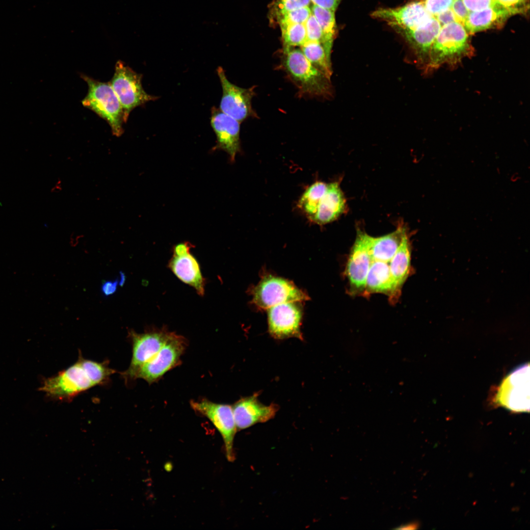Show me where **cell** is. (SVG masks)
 <instances>
[{
    "label": "cell",
    "mask_w": 530,
    "mask_h": 530,
    "mask_svg": "<svg viewBox=\"0 0 530 530\" xmlns=\"http://www.w3.org/2000/svg\"><path fill=\"white\" fill-rule=\"evenodd\" d=\"M283 52L280 67L297 88L299 94L324 98L332 96L330 79L313 66L300 49Z\"/></svg>",
    "instance_id": "obj_1"
},
{
    "label": "cell",
    "mask_w": 530,
    "mask_h": 530,
    "mask_svg": "<svg viewBox=\"0 0 530 530\" xmlns=\"http://www.w3.org/2000/svg\"><path fill=\"white\" fill-rule=\"evenodd\" d=\"M468 33L464 26L457 22L442 26L432 44L426 71L445 64L455 65L463 58L472 55Z\"/></svg>",
    "instance_id": "obj_2"
},
{
    "label": "cell",
    "mask_w": 530,
    "mask_h": 530,
    "mask_svg": "<svg viewBox=\"0 0 530 530\" xmlns=\"http://www.w3.org/2000/svg\"><path fill=\"white\" fill-rule=\"evenodd\" d=\"M87 83V95L82 101V105L106 120L113 135L121 136L124 133L123 123H126L121 104L109 82L95 80L89 77L81 76Z\"/></svg>",
    "instance_id": "obj_3"
},
{
    "label": "cell",
    "mask_w": 530,
    "mask_h": 530,
    "mask_svg": "<svg viewBox=\"0 0 530 530\" xmlns=\"http://www.w3.org/2000/svg\"><path fill=\"white\" fill-rule=\"evenodd\" d=\"M141 80L142 75L123 61L117 62L113 76L109 83L121 104L125 122L134 108L157 99L144 91Z\"/></svg>",
    "instance_id": "obj_4"
},
{
    "label": "cell",
    "mask_w": 530,
    "mask_h": 530,
    "mask_svg": "<svg viewBox=\"0 0 530 530\" xmlns=\"http://www.w3.org/2000/svg\"><path fill=\"white\" fill-rule=\"evenodd\" d=\"M187 345V342L184 337L172 332L157 353L138 369L134 379L141 378L149 384L157 382L180 364L181 357Z\"/></svg>",
    "instance_id": "obj_5"
},
{
    "label": "cell",
    "mask_w": 530,
    "mask_h": 530,
    "mask_svg": "<svg viewBox=\"0 0 530 530\" xmlns=\"http://www.w3.org/2000/svg\"><path fill=\"white\" fill-rule=\"evenodd\" d=\"M309 297L291 282L271 275L264 277L255 288L253 302L258 307L267 310L287 302H299Z\"/></svg>",
    "instance_id": "obj_6"
},
{
    "label": "cell",
    "mask_w": 530,
    "mask_h": 530,
    "mask_svg": "<svg viewBox=\"0 0 530 530\" xmlns=\"http://www.w3.org/2000/svg\"><path fill=\"white\" fill-rule=\"evenodd\" d=\"M192 409L207 417L220 433L224 440L227 459L233 462L235 459L234 451V440L237 432L232 406L218 403L203 398L191 400Z\"/></svg>",
    "instance_id": "obj_7"
},
{
    "label": "cell",
    "mask_w": 530,
    "mask_h": 530,
    "mask_svg": "<svg viewBox=\"0 0 530 530\" xmlns=\"http://www.w3.org/2000/svg\"><path fill=\"white\" fill-rule=\"evenodd\" d=\"M93 386L78 361L56 375L44 380L39 390L51 398L67 400Z\"/></svg>",
    "instance_id": "obj_8"
},
{
    "label": "cell",
    "mask_w": 530,
    "mask_h": 530,
    "mask_svg": "<svg viewBox=\"0 0 530 530\" xmlns=\"http://www.w3.org/2000/svg\"><path fill=\"white\" fill-rule=\"evenodd\" d=\"M498 402L514 412H529L530 366L525 364L511 372L502 382L496 397Z\"/></svg>",
    "instance_id": "obj_9"
},
{
    "label": "cell",
    "mask_w": 530,
    "mask_h": 530,
    "mask_svg": "<svg viewBox=\"0 0 530 530\" xmlns=\"http://www.w3.org/2000/svg\"><path fill=\"white\" fill-rule=\"evenodd\" d=\"M172 332L165 327L152 329L143 333L131 330L129 336L132 343V357L129 368L122 374L126 379H134L138 369L160 350Z\"/></svg>",
    "instance_id": "obj_10"
},
{
    "label": "cell",
    "mask_w": 530,
    "mask_h": 530,
    "mask_svg": "<svg viewBox=\"0 0 530 530\" xmlns=\"http://www.w3.org/2000/svg\"><path fill=\"white\" fill-rule=\"evenodd\" d=\"M217 73L222 89L220 110L239 122L250 117H256V113L252 106L255 86L243 88L236 85L227 79L221 67H218Z\"/></svg>",
    "instance_id": "obj_11"
},
{
    "label": "cell",
    "mask_w": 530,
    "mask_h": 530,
    "mask_svg": "<svg viewBox=\"0 0 530 530\" xmlns=\"http://www.w3.org/2000/svg\"><path fill=\"white\" fill-rule=\"evenodd\" d=\"M383 21L398 32L412 29L432 17L423 0H415L394 8H379L371 14Z\"/></svg>",
    "instance_id": "obj_12"
},
{
    "label": "cell",
    "mask_w": 530,
    "mask_h": 530,
    "mask_svg": "<svg viewBox=\"0 0 530 530\" xmlns=\"http://www.w3.org/2000/svg\"><path fill=\"white\" fill-rule=\"evenodd\" d=\"M193 245L189 241L179 243L173 247V254L168 262V267L183 282L193 287L198 294L205 293L206 279L199 264L190 253Z\"/></svg>",
    "instance_id": "obj_13"
},
{
    "label": "cell",
    "mask_w": 530,
    "mask_h": 530,
    "mask_svg": "<svg viewBox=\"0 0 530 530\" xmlns=\"http://www.w3.org/2000/svg\"><path fill=\"white\" fill-rule=\"evenodd\" d=\"M296 303H283L267 310L268 332L274 339L303 340L300 330L302 312Z\"/></svg>",
    "instance_id": "obj_14"
},
{
    "label": "cell",
    "mask_w": 530,
    "mask_h": 530,
    "mask_svg": "<svg viewBox=\"0 0 530 530\" xmlns=\"http://www.w3.org/2000/svg\"><path fill=\"white\" fill-rule=\"evenodd\" d=\"M368 243V235L358 231L346 265V275L350 291L364 292L366 278L372 261Z\"/></svg>",
    "instance_id": "obj_15"
},
{
    "label": "cell",
    "mask_w": 530,
    "mask_h": 530,
    "mask_svg": "<svg viewBox=\"0 0 530 530\" xmlns=\"http://www.w3.org/2000/svg\"><path fill=\"white\" fill-rule=\"evenodd\" d=\"M211 124L216 135L215 145L212 151L222 150L234 162L240 152V122L214 106L211 110Z\"/></svg>",
    "instance_id": "obj_16"
},
{
    "label": "cell",
    "mask_w": 530,
    "mask_h": 530,
    "mask_svg": "<svg viewBox=\"0 0 530 530\" xmlns=\"http://www.w3.org/2000/svg\"><path fill=\"white\" fill-rule=\"evenodd\" d=\"M258 397L256 393L241 398L232 405L237 429H244L258 423L266 422L275 417L278 406L264 404Z\"/></svg>",
    "instance_id": "obj_17"
},
{
    "label": "cell",
    "mask_w": 530,
    "mask_h": 530,
    "mask_svg": "<svg viewBox=\"0 0 530 530\" xmlns=\"http://www.w3.org/2000/svg\"><path fill=\"white\" fill-rule=\"evenodd\" d=\"M441 25L434 16L417 27L398 33L404 38L414 53L418 63L426 71L430 50L441 28Z\"/></svg>",
    "instance_id": "obj_18"
},
{
    "label": "cell",
    "mask_w": 530,
    "mask_h": 530,
    "mask_svg": "<svg viewBox=\"0 0 530 530\" xmlns=\"http://www.w3.org/2000/svg\"><path fill=\"white\" fill-rule=\"evenodd\" d=\"M345 209V200L338 183L328 184L310 220L318 224H327L336 220Z\"/></svg>",
    "instance_id": "obj_19"
},
{
    "label": "cell",
    "mask_w": 530,
    "mask_h": 530,
    "mask_svg": "<svg viewBox=\"0 0 530 530\" xmlns=\"http://www.w3.org/2000/svg\"><path fill=\"white\" fill-rule=\"evenodd\" d=\"M381 293L387 295L392 302H396L400 294L392 278L389 262L373 260L366 280L363 294Z\"/></svg>",
    "instance_id": "obj_20"
},
{
    "label": "cell",
    "mask_w": 530,
    "mask_h": 530,
    "mask_svg": "<svg viewBox=\"0 0 530 530\" xmlns=\"http://www.w3.org/2000/svg\"><path fill=\"white\" fill-rule=\"evenodd\" d=\"M511 15L504 7L497 4L484 9L470 12L464 26L468 33L502 27Z\"/></svg>",
    "instance_id": "obj_21"
},
{
    "label": "cell",
    "mask_w": 530,
    "mask_h": 530,
    "mask_svg": "<svg viewBox=\"0 0 530 530\" xmlns=\"http://www.w3.org/2000/svg\"><path fill=\"white\" fill-rule=\"evenodd\" d=\"M406 235L404 227L400 225L393 232L382 237L368 235L369 248L372 260L389 262Z\"/></svg>",
    "instance_id": "obj_22"
},
{
    "label": "cell",
    "mask_w": 530,
    "mask_h": 530,
    "mask_svg": "<svg viewBox=\"0 0 530 530\" xmlns=\"http://www.w3.org/2000/svg\"><path fill=\"white\" fill-rule=\"evenodd\" d=\"M389 265L396 289L400 294L401 288L411 271V248L407 235L389 262Z\"/></svg>",
    "instance_id": "obj_23"
},
{
    "label": "cell",
    "mask_w": 530,
    "mask_h": 530,
    "mask_svg": "<svg viewBox=\"0 0 530 530\" xmlns=\"http://www.w3.org/2000/svg\"><path fill=\"white\" fill-rule=\"evenodd\" d=\"M311 10L318 23L322 32L321 43L326 55L331 60V52L334 41L337 35V26L335 12L331 10L313 4Z\"/></svg>",
    "instance_id": "obj_24"
},
{
    "label": "cell",
    "mask_w": 530,
    "mask_h": 530,
    "mask_svg": "<svg viewBox=\"0 0 530 530\" xmlns=\"http://www.w3.org/2000/svg\"><path fill=\"white\" fill-rule=\"evenodd\" d=\"M300 49L313 66L330 79L332 74L331 60L327 57L319 42L307 40L300 47Z\"/></svg>",
    "instance_id": "obj_25"
},
{
    "label": "cell",
    "mask_w": 530,
    "mask_h": 530,
    "mask_svg": "<svg viewBox=\"0 0 530 530\" xmlns=\"http://www.w3.org/2000/svg\"><path fill=\"white\" fill-rule=\"evenodd\" d=\"M327 184L316 182L303 193L298 202V206L310 219L316 212L318 202L325 192Z\"/></svg>",
    "instance_id": "obj_26"
},
{
    "label": "cell",
    "mask_w": 530,
    "mask_h": 530,
    "mask_svg": "<svg viewBox=\"0 0 530 530\" xmlns=\"http://www.w3.org/2000/svg\"><path fill=\"white\" fill-rule=\"evenodd\" d=\"M78 361L94 386L105 383L110 375L115 372L108 367L106 362L98 363L84 359L80 355Z\"/></svg>",
    "instance_id": "obj_27"
},
{
    "label": "cell",
    "mask_w": 530,
    "mask_h": 530,
    "mask_svg": "<svg viewBox=\"0 0 530 530\" xmlns=\"http://www.w3.org/2000/svg\"><path fill=\"white\" fill-rule=\"evenodd\" d=\"M283 39V50L287 51L296 47H301L307 41L304 24L280 25Z\"/></svg>",
    "instance_id": "obj_28"
},
{
    "label": "cell",
    "mask_w": 530,
    "mask_h": 530,
    "mask_svg": "<svg viewBox=\"0 0 530 530\" xmlns=\"http://www.w3.org/2000/svg\"><path fill=\"white\" fill-rule=\"evenodd\" d=\"M309 6L302 7L288 11L277 18L279 24H304L311 14Z\"/></svg>",
    "instance_id": "obj_29"
},
{
    "label": "cell",
    "mask_w": 530,
    "mask_h": 530,
    "mask_svg": "<svg viewBox=\"0 0 530 530\" xmlns=\"http://www.w3.org/2000/svg\"><path fill=\"white\" fill-rule=\"evenodd\" d=\"M311 0H277L274 4L272 15L277 19L288 11L309 6Z\"/></svg>",
    "instance_id": "obj_30"
},
{
    "label": "cell",
    "mask_w": 530,
    "mask_h": 530,
    "mask_svg": "<svg viewBox=\"0 0 530 530\" xmlns=\"http://www.w3.org/2000/svg\"><path fill=\"white\" fill-rule=\"evenodd\" d=\"M497 3L505 8L510 14L526 15L530 7V0H496Z\"/></svg>",
    "instance_id": "obj_31"
},
{
    "label": "cell",
    "mask_w": 530,
    "mask_h": 530,
    "mask_svg": "<svg viewBox=\"0 0 530 530\" xmlns=\"http://www.w3.org/2000/svg\"><path fill=\"white\" fill-rule=\"evenodd\" d=\"M306 30L307 40L322 42L323 36L321 27L315 16L311 13L304 23Z\"/></svg>",
    "instance_id": "obj_32"
},
{
    "label": "cell",
    "mask_w": 530,
    "mask_h": 530,
    "mask_svg": "<svg viewBox=\"0 0 530 530\" xmlns=\"http://www.w3.org/2000/svg\"><path fill=\"white\" fill-rule=\"evenodd\" d=\"M453 0H423L427 11L435 17L450 8Z\"/></svg>",
    "instance_id": "obj_33"
},
{
    "label": "cell",
    "mask_w": 530,
    "mask_h": 530,
    "mask_svg": "<svg viewBox=\"0 0 530 530\" xmlns=\"http://www.w3.org/2000/svg\"><path fill=\"white\" fill-rule=\"evenodd\" d=\"M469 12L480 11L497 4L496 0H462Z\"/></svg>",
    "instance_id": "obj_34"
},
{
    "label": "cell",
    "mask_w": 530,
    "mask_h": 530,
    "mask_svg": "<svg viewBox=\"0 0 530 530\" xmlns=\"http://www.w3.org/2000/svg\"><path fill=\"white\" fill-rule=\"evenodd\" d=\"M456 21L464 26V22L469 13L462 0H453L451 7Z\"/></svg>",
    "instance_id": "obj_35"
},
{
    "label": "cell",
    "mask_w": 530,
    "mask_h": 530,
    "mask_svg": "<svg viewBox=\"0 0 530 530\" xmlns=\"http://www.w3.org/2000/svg\"><path fill=\"white\" fill-rule=\"evenodd\" d=\"M435 17L442 26L453 22H457L456 17L450 8L440 13Z\"/></svg>",
    "instance_id": "obj_36"
},
{
    "label": "cell",
    "mask_w": 530,
    "mask_h": 530,
    "mask_svg": "<svg viewBox=\"0 0 530 530\" xmlns=\"http://www.w3.org/2000/svg\"><path fill=\"white\" fill-rule=\"evenodd\" d=\"M342 0H311L313 4L335 11Z\"/></svg>",
    "instance_id": "obj_37"
},
{
    "label": "cell",
    "mask_w": 530,
    "mask_h": 530,
    "mask_svg": "<svg viewBox=\"0 0 530 530\" xmlns=\"http://www.w3.org/2000/svg\"><path fill=\"white\" fill-rule=\"evenodd\" d=\"M118 283L117 279L103 283L101 287L103 294L106 296L114 294L117 289Z\"/></svg>",
    "instance_id": "obj_38"
},
{
    "label": "cell",
    "mask_w": 530,
    "mask_h": 530,
    "mask_svg": "<svg viewBox=\"0 0 530 530\" xmlns=\"http://www.w3.org/2000/svg\"><path fill=\"white\" fill-rule=\"evenodd\" d=\"M418 526L419 525L417 523L412 522L400 526L396 529L401 530H414L417 529Z\"/></svg>",
    "instance_id": "obj_39"
},
{
    "label": "cell",
    "mask_w": 530,
    "mask_h": 530,
    "mask_svg": "<svg viewBox=\"0 0 530 530\" xmlns=\"http://www.w3.org/2000/svg\"><path fill=\"white\" fill-rule=\"evenodd\" d=\"M120 273H121V275H120L121 278H120V281L119 283L120 284V285L121 286V285L122 286L123 285V284L124 283L125 281V274L123 272H120Z\"/></svg>",
    "instance_id": "obj_40"
}]
</instances>
